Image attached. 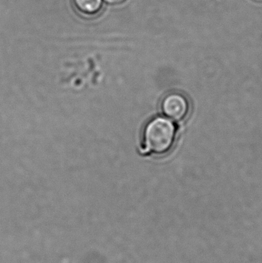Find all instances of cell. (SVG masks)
Listing matches in <instances>:
<instances>
[{
    "instance_id": "cell-1",
    "label": "cell",
    "mask_w": 262,
    "mask_h": 263,
    "mask_svg": "<svg viewBox=\"0 0 262 263\" xmlns=\"http://www.w3.org/2000/svg\"><path fill=\"white\" fill-rule=\"evenodd\" d=\"M176 125L165 117H157L148 122L143 132V153L166 156L176 144Z\"/></svg>"
},
{
    "instance_id": "cell-2",
    "label": "cell",
    "mask_w": 262,
    "mask_h": 263,
    "mask_svg": "<svg viewBox=\"0 0 262 263\" xmlns=\"http://www.w3.org/2000/svg\"><path fill=\"white\" fill-rule=\"evenodd\" d=\"M162 114L175 123H181L189 118L192 104L189 97L181 91L167 92L160 103Z\"/></svg>"
},
{
    "instance_id": "cell-3",
    "label": "cell",
    "mask_w": 262,
    "mask_h": 263,
    "mask_svg": "<svg viewBox=\"0 0 262 263\" xmlns=\"http://www.w3.org/2000/svg\"><path fill=\"white\" fill-rule=\"evenodd\" d=\"M72 4L80 15L93 17L103 9V0H72Z\"/></svg>"
},
{
    "instance_id": "cell-4",
    "label": "cell",
    "mask_w": 262,
    "mask_h": 263,
    "mask_svg": "<svg viewBox=\"0 0 262 263\" xmlns=\"http://www.w3.org/2000/svg\"><path fill=\"white\" fill-rule=\"evenodd\" d=\"M108 1L111 2V3H120V2L124 1V0H108Z\"/></svg>"
}]
</instances>
